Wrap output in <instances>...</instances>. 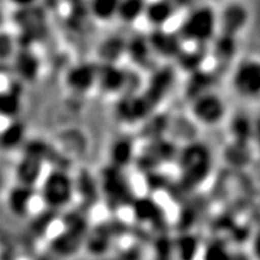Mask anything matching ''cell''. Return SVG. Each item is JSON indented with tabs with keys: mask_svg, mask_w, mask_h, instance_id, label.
Segmentation results:
<instances>
[{
	"mask_svg": "<svg viewBox=\"0 0 260 260\" xmlns=\"http://www.w3.org/2000/svg\"><path fill=\"white\" fill-rule=\"evenodd\" d=\"M133 157V144L126 139H122L113 144L111 158L116 169L125 167Z\"/></svg>",
	"mask_w": 260,
	"mask_h": 260,
	"instance_id": "cell-16",
	"label": "cell"
},
{
	"mask_svg": "<svg viewBox=\"0 0 260 260\" xmlns=\"http://www.w3.org/2000/svg\"><path fill=\"white\" fill-rule=\"evenodd\" d=\"M124 74L121 70L116 69L113 67H107L106 69L100 74V84H102V88L106 92H117L122 88V86L124 84Z\"/></svg>",
	"mask_w": 260,
	"mask_h": 260,
	"instance_id": "cell-14",
	"label": "cell"
},
{
	"mask_svg": "<svg viewBox=\"0 0 260 260\" xmlns=\"http://www.w3.org/2000/svg\"><path fill=\"white\" fill-rule=\"evenodd\" d=\"M9 2H11L12 4L18 6V8L21 9H27L34 5V3L37 2V0H9Z\"/></svg>",
	"mask_w": 260,
	"mask_h": 260,
	"instance_id": "cell-22",
	"label": "cell"
},
{
	"mask_svg": "<svg viewBox=\"0 0 260 260\" xmlns=\"http://www.w3.org/2000/svg\"><path fill=\"white\" fill-rule=\"evenodd\" d=\"M42 168V152L39 151V146L28 149L24 157L21 159L17 167V178L19 184L25 187H32L38 181Z\"/></svg>",
	"mask_w": 260,
	"mask_h": 260,
	"instance_id": "cell-7",
	"label": "cell"
},
{
	"mask_svg": "<svg viewBox=\"0 0 260 260\" xmlns=\"http://www.w3.org/2000/svg\"><path fill=\"white\" fill-rule=\"evenodd\" d=\"M24 138V126L18 122H12L0 133V147L14 149Z\"/></svg>",
	"mask_w": 260,
	"mask_h": 260,
	"instance_id": "cell-12",
	"label": "cell"
},
{
	"mask_svg": "<svg viewBox=\"0 0 260 260\" xmlns=\"http://www.w3.org/2000/svg\"><path fill=\"white\" fill-rule=\"evenodd\" d=\"M233 86L243 96L260 95V60H248L240 64L234 73Z\"/></svg>",
	"mask_w": 260,
	"mask_h": 260,
	"instance_id": "cell-4",
	"label": "cell"
},
{
	"mask_svg": "<svg viewBox=\"0 0 260 260\" xmlns=\"http://www.w3.org/2000/svg\"><path fill=\"white\" fill-rule=\"evenodd\" d=\"M145 12L149 23L155 25V27H160L171 18L174 10H172L170 3L167 2V0H158V2H154L151 5H148Z\"/></svg>",
	"mask_w": 260,
	"mask_h": 260,
	"instance_id": "cell-10",
	"label": "cell"
},
{
	"mask_svg": "<svg viewBox=\"0 0 260 260\" xmlns=\"http://www.w3.org/2000/svg\"><path fill=\"white\" fill-rule=\"evenodd\" d=\"M14 52V41L10 35L0 32V60L8 59Z\"/></svg>",
	"mask_w": 260,
	"mask_h": 260,
	"instance_id": "cell-20",
	"label": "cell"
},
{
	"mask_svg": "<svg viewBox=\"0 0 260 260\" xmlns=\"http://www.w3.org/2000/svg\"><path fill=\"white\" fill-rule=\"evenodd\" d=\"M0 22H2V17H0Z\"/></svg>",
	"mask_w": 260,
	"mask_h": 260,
	"instance_id": "cell-24",
	"label": "cell"
},
{
	"mask_svg": "<svg viewBox=\"0 0 260 260\" xmlns=\"http://www.w3.org/2000/svg\"><path fill=\"white\" fill-rule=\"evenodd\" d=\"M133 207H134L135 217L140 220L157 219L159 212H160L155 201L148 199V198L134 200L133 201Z\"/></svg>",
	"mask_w": 260,
	"mask_h": 260,
	"instance_id": "cell-18",
	"label": "cell"
},
{
	"mask_svg": "<svg viewBox=\"0 0 260 260\" xmlns=\"http://www.w3.org/2000/svg\"><path fill=\"white\" fill-rule=\"evenodd\" d=\"M104 190H105L106 197L112 204L116 206L124 205L126 201H130V188L122 175L119 174L118 169L111 168L107 169L104 172Z\"/></svg>",
	"mask_w": 260,
	"mask_h": 260,
	"instance_id": "cell-6",
	"label": "cell"
},
{
	"mask_svg": "<svg viewBox=\"0 0 260 260\" xmlns=\"http://www.w3.org/2000/svg\"><path fill=\"white\" fill-rule=\"evenodd\" d=\"M142 11H144V5L141 0H124L121 2L118 9V14L124 18V21H134Z\"/></svg>",
	"mask_w": 260,
	"mask_h": 260,
	"instance_id": "cell-19",
	"label": "cell"
},
{
	"mask_svg": "<svg viewBox=\"0 0 260 260\" xmlns=\"http://www.w3.org/2000/svg\"><path fill=\"white\" fill-rule=\"evenodd\" d=\"M121 0H92L90 9L98 19L107 21L118 12Z\"/></svg>",
	"mask_w": 260,
	"mask_h": 260,
	"instance_id": "cell-17",
	"label": "cell"
},
{
	"mask_svg": "<svg viewBox=\"0 0 260 260\" xmlns=\"http://www.w3.org/2000/svg\"><path fill=\"white\" fill-rule=\"evenodd\" d=\"M191 111L198 121L204 124L212 125L223 118L225 107L220 98L214 94H204L195 100Z\"/></svg>",
	"mask_w": 260,
	"mask_h": 260,
	"instance_id": "cell-5",
	"label": "cell"
},
{
	"mask_svg": "<svg viewBox=\"0 0 260 260\" xmlns=\"http://www.w3.org/2000/svg\"><path fill=\"white\" fill-rule=\"evenodd\" d=\"M0 187H2V178H0Z\"/></svg>",
	"mask_w": 260,
	"mask_h": 260,
	"instance_id": "cell-23",
	"label": "cell"
},
{
	"mask_svg": "<svg viewBox=\"0 0 260 260\" xmlns=\"http://www.w3.org/2000/svg\"><path fill=\"white\" fill-rule=\"evenodd\" d=\"M32 198V190L30 187L19 184L9 195V207L17 216H24L28 212L29 205Z\"/></svg>",
	"mask_w": 260,
	"mask_h": 260,
	"instance_id": "cell-9",
	"label": "cell"
},
{
	"mask_svg": "<svg viewBox=\"0 0 260 260\" xmlns=\"http://www.w3.org/2000/svg\"><path fill=\"white\" fill-rule=\"evenodd\" d=\"M151 44L158 53L164 56H174L180 50V42L177 39L170 37L167 32H153L151 38Z\"/></svg>",
	"mask_w": 260,
	"mask_h": 260,
	"instance_id": "cell-13",
	"label": "cell"
},
{
	"mask_svg": "<svg viewBox=\"0 0 260 260\" xmlns=\"http://www.w3.org/2000/svg\"><path fill=\"white\" fill-rule=\"evenodd\" d=\"M180 168L182 184L189 188L198 186L210 172V152L199 144L188 146L181 154Z\"/></svg>",
	"mask_w": 260,
	"mask_h": 260,
	"instance_id": "cell-1",
	"label": "cell"
},
{
	"mask_svg": "<svg viewBox=\"0 0 260 260\" xmlns=\"http://www.w3.org/2000/svg\"><path fill=\"white\" fill-rule=\"evenodd\" d=\"M16 69L22 76V79L31 81L32 79H35L39 70L37 58L30 53H27V52L18 54L17 58H16Z\"/></svg>",
	"mask_w": 260,
	"mask_h": 260,
	"instance_id": "cell-15",
	"label": "cell"
},
{
	"mask_svg": "<svg viewBox=\"0 0 260 260\" xmlns=\"http://www.w3.org/2000/svg\"><path fill=\"white\" fill-rule=\"evenodd\" d=\"M205 260H228V253L220 245H211L206 249Z\"/></svg>",
	"mask_w": 260,
	"mask_h": 260,
	"instance_id": "cell-21",
	"label": "cell"
},
{
	"mask_svg": "<svg viewBox=\"0 0 260 260\" xmlns=\"http://www.w3.org/2000/svg\"><path fill=\"white\" fill-rule=\"evenodd\" d=\"M74 194L73 181L63 171H52L42 184V198L51 207H61L71 200Z\"/></svg>",
	"mask_w": 260,
	"mask_h": 260,
	"instance_id": "cell-3",
	"label": "cell"
},
{
	"mask_svg": "<svg viewBox=\"0 0 260 260\" xmlns=\"http://www.w3.org/2000/svg\"><path fill=\"white\" fill-rule=\"evenodd\" d=\"M21 95L15 90L0 92V117L15 118L21 111Z\"/></svg>",
	"mask_w": 260,
	"mask_h": 260,
	"instance_id": "cell-11",
	"label": "cell"
},
{
	"mask_svg": "<svg viewBox=\"0 0 260 260\" xmlns=\"http://www.w3.org/2000/svg\"><path fill=\"white\" fill-rule=\"evenodd\" d=\"M216 24L217 19L213 10L200 8L194 10L186 18L181 27V34L186 40L204 42L212 38Z\"/></svg>",
	"mask_w": 260,
	"mask_h": 260,
	"instance_id": "cell-2",
	"label": "cell"
},
{
	"mask_svg": "<svg viewBox=\"0 0 260 260\" xmlns=\"http://www.w3.org/2000/svg\"><path fill=\"white\" fill-rule=\"evenodd\" d=\"M98 79L96 70L90 65H79L67 75V83L76 92H86L92 88Z\"/></svg>",
	"mask_w": 260,
	"mask_h": 260,
	"instance_id": "cell-8",
	"label": "cell"
}]
</instances>
